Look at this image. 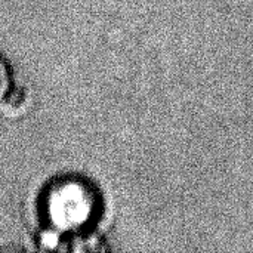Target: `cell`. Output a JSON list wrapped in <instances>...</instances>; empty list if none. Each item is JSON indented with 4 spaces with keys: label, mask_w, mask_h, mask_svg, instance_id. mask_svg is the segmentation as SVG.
<instances>
[{
    "label": "cell",
    "mask_w": 253,
    "mask_h": 253,
    "mask_svg": "<svg viewBox=\"0 0 253 253\" xmlns=\"http://www.w3.org/2000/svg\"><path fill=\"white\" fill-rule=\"evenodd\" d=\"M15 79L10 62L0 53V110L9 107L15 99Z\"/></svg>",
    "instance_id": "2"
},
{
    "label": "cell",
    "mask_w": 253,
    "mask_h": 253,
    "mask_svg": "<svg viewBox=\"0 0 253 253\" xmlns=\"http://www.w3.org/2000/svg\"><path fill=\"white\" fill-rule=\"evenodd\" d=\"M37 211L46 237L58 242L89 240L87 231L102 213V199L89 179L80 175H62L43 188Z\"/></svg>",
    "instance_id": "1"
}]
</instances>
